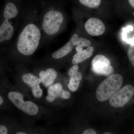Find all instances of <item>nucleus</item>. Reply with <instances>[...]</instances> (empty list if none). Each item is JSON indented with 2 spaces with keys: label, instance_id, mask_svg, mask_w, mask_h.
<instances>
[{
  "label": "nucleus",
  "instance_id": "dca6fc26",
  "mask_svg": "<svg viewBox=\"0 0 134 134\" xmlns=\"http://www.w3.org/2000/svg\"><path fill=\"white\" fill-rule=\"evenodd\" d=\"M127 55L130 62L134 68V44L129 47L127 52Z\"/></svg>",
  "mask_w": 134,
  "mask_h": 134
},
{
  "label": "nucleus",
  "instance_id": "4be33fe9",
  "mask_svg": "<svg viewBox=\"0 0 134 134\" xmlns=\"http://www.w3.org/2000/svg\"><path fill=\"white\" fill-rule=\"evenodd\" d=\"M104 134H112V133H110V132H105L104 133Z\"/></svg>",
  "mask_w": 134,
  "mask_h": 134
},
{
  "label": "nucleus",
  "instance_id": "f3484780",
  "mask_svg": "<svg viewBox=\"0 0 134 134\" xmlns=\"http://www.w3.org/2000/svg\"><path fill=\"white\" fill-rule=\"evenodd\" d=\"M126 5L128 6L130 8L134 10V0H125Z\"/></svg>",
  "mask_w": 134,
  "mask_h": 134
},
{
  "label": "nucleus",
  "instance_id": "4468645a",
  "mask_svg": "<svg viewBox=\"0 0 134 134\" xmlns=\"http://www.w3.org/2000/svg\"><path fill=\"white\" fill-rule=\"evenodd\" d=\"M94 50L93 47L90 46L85 50L77 52L72 58V64L73 65L79 64L90 58L93 54Z\"/></svg>",
  "mask_w": 134,
  "mask_h": 134
},
{
  "label": "nucleus",
  "instance_id": "f03ea898",
  "mask_svg": "<svg viewBox=\"0 0 134 134\" xmlns=\"http://www.w3.org/2000/svg\"><path fill=\"white\" fill-rule=\"evenodd\" d=\"M42 44H46L62 33L65 28L66 16L59 3L53 0H39Z\"/></svg>",
  "mask_w": 134,
  "mask_h": 134
},
{
  "label": "nucleus",
  "instance_id": "39448f33",
  "mask_svg": "<svg viewBox=\"0 0 134 134\" xmlns=\"http://www.w3.org/2000/svg\"><path fill=\"white\" fill-rule=\"evenodd\" d=\"M91 44V42L89 40L80 37L77 32L74 33L65 45L52 54L49 58L50 62L58 63L59 61L66 57L77 46L88 47Z\"/></svg>",
  "mask_w": 134,
  "mask_h": 134
},
{
  "label": "nucleus",
  "instance_id": "0eeeda50",
  "mask_svg": "<svg viewBox=\"0 0 134 134\" xmlns=\"http://www.w3.org/2000/svg\"><path fill=\"white\" fill-rule=\"evenodd\" d=\"M134 95V86L127 85L120 89L110 98L109 104L115 108L122 107L131 101Z\"/></svg>",
  "mask_w": 134,
  "mask_h": 134
},
{
  "label": "nucleus",
  "instance_id": "f257e3e1",
  "mask_svg": "<svg viewBox=\"0 0 134 134\" xmlns=\"http://www.w3.org/2000/svg\"><path fill=\"white\" fill-rule=\"evenodd\" d=\"M40 11L39 0H26L19 30L8 48L11 58L26 60L41 46L43 34Z\"/></svg>",
  "mask_w": 134,
  "mask_h": 134
},
{
  "label": "nucleus",
  "instance_id": "7ed1b4c3",
  "mask_svg": "<svg viewBox=\"0 0 134 134\" xmlns=\"http://www.w3.org/2000/svg\"><path fill=\"white\" fill-rule=\"evenodd\" d=\"M26 0H5L0 17L1 46L8 47L13 41L21 21Z\"/></svg>",
  "mask_w": 134,
  "mask_h": 134
},
{
  "label": "nucleus",
  "instance_id": "412c9836",
  "mask_svg": "<svg viewBox=\"0 0 134 134\" xmlns=\"http://www.w3.org/2000/svg\"><path fill=\"white\" fill-rule=\"evenodd\" d=\"M16 134H26V133L23 132H17Z\"/></svg>",
  "mask_w": 134,
  "mask_h": 134
},
{
  "label": "nucleus",
  "instance_id": "423d86ee",
  "mask_svg": "<svg viewBox=\"0 0 134 134\" xmlns=\"http://www.w3.org/2000/svg\"><path fill=\"white\" fill-rule=\"evenodd\" d=\"M7 96L10 101L16 108L25 113L31 116L37 115L38 113V106L32 101H25L23 95L19 92H9Z\"/></svg>",
  "mask_w": 134,
  "mask_h": 134
},
{
  "label": "nucleus",
  "instance_id": "9d476101",
  "mask_svg": "<svg viewBox=\"0 0 134 134\" xmlns=\"http://www.w3.org/2000/svg\"><path fill=\"white\" fill-rule=\"evenodd\" d=\"M85 31L90 36H100L105 31V26L103 22L98 18H91L85 22L84 25Z\"/></svg>",
  "mask_w": 134,
  "mask_h": 134
},
{
  "label": "nucleus",
  "instance_id": "6e6552de",
  "mask_svg": "<svg viewBox=\"0 0 134 134\" xmlns=\"http://www.w3.org/2000/svg\"><path fill=\"white\" fill-rule=\"evenodd\" d=\"M110 60L104 55H96L92 61V69L95 74L110 76L114 72L113 68L110 65Z\"/></svg>",
  "mask_w": 134,
  "mask_h": 134
},
{
  "label": "nucleus",
  "instance_id": "a211bd4d",
  "mask_svg": "<svg viewBox=\"0 0 134 134\" xmlns=\"http://www.w3.org/2000/svg\"><path fill=\"white\" fill-rule=\"evenodd\" d=\"M8 133L7 128L4 125H0V134H7Z\"/></svg>",
  "mask_w": 134,
  "mask_h": 134
},
{
  "label": "nucleus",
  "instance_id": "aec40b11",
  "mask_svg": "<svg viewBox=\"0 0 134 134\" xmlns=\"http://www.w3.org/2000/svg\"><path fill=\"white\" fill-rule=\"evenodd\" d=\"M3 99L2 96H0V105H1L3 103Z\"/></svg>",
  "mask_w": 134,
  "mask_h": 134
},
{
  "label": "nucleus",
  "instance_id": "6ab92c4d",
  "mask_svg": "<svg viewBox=\"0 0 134 134\" xmlns=\"http://www.w3.org/2000/svg\"><path fill=\"white\" fill-rule=\"evenodd\" d=\"M83 134H97L96 131L94 130L90 129L85 130L83 133Z\"/></svg>",
  "mask_w": 134,
  "mask_h": 134
},
{
  "label": "nucleus",
  "instance_id": "ddd939ff",
  "mask_svg": "<svg viewBox=\"0 0 134 134\" xmlns=\"http://www.w3.org/2000/svg\"><path fill=\"white\" fill-rule=\"evenodd\" d=\"M57 75L58 73L56 70L51 67L42 70L39 73L41 83L46 88L53 84Z\"/></svg>",
  "mask_w": 134,
  "mask_h": 134
},
{
  "label": "nucleus",
  "instance_id": "1a4fd4ad",
  "mask_svg": "<svg viewBox=\"0 0 134 134\" xmlns=\"http://www.w3.org/2000/svg\"><path fill=\"white\" fill-rule=\"evenodd\" d=\"M22 80L25 84L31 89L32 93L34 97L40 98L43 94V91L40 87L41 81L38 77L31 73H26L23 75Z\"/></svg>",
  "mask_w": 134,
  "mask_h": 134
},
{
  "label": "nucleus",
  "instance_id": "20e7f679",
  "mask_svg": "<svg viewBox=\"0 0 134 134\" xmlns=\"http://www.w3.org/2000/svg\"><path fill=\"white\" fill-rule=\"evenodd\" d=\"M123 82L122 76L114 74L108 77L99 85L96 91L98 100L104 102L110 99L121 88Z\"/></svg>",
  "mask_w": 134,
  "mask_h": 134
},
{
  "label": "nucleus",
  "instance_id": "f8f14e48",
  "mask_svg": "<svg viewBox=\"0 0 134 134\" xmlns=\"http://www.w3.org/2000/svg\"><path fill=\"white\" fill-rule=\"evenodd\" d=\"M79 69V66L77 64L74 65L70 67L68 72L70 79L68 87L72 92L77 90L82 80V73L78 71Z\"/></svg>",
  "mask_w": 134,
  "mask_h": 134
},
{
  "label": "nucleus",
  "instance_id": "9b49d317",
  "mask_svg": "<svg viewBox=\"0 0 134 134\" xmlns=\"http://www.w3.org/2000/svg\"><path fill=\"white\" fill-rule=\"evenodd\" d=\"M48 95L46 99L49 103H52L57 98L68 99L70 97L69 92L63 90L62 85L57 83L50 85L47 90Z\"/></svg>",
  "mask_w": 134,
  "mask_h": 134
},
{
  "label": "nucleus",
  "instance_id": "2eb2a0df",
  "mask_svg": "<svg viewBox=\"0 0 134 134\" xmlns=\"http://www.w3.org/2000/svg\"><path fill=\"white\" fill-rule=\"evenodd\" d=\"M74 1L82 7L92 9H96L100 7L105 1L104 0H74Z\"/></svg>",
  "mask_w": 134,
  "mask_h": 134
}]
</instances>
